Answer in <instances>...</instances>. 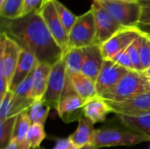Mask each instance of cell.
<instances>
[{"label": "cell", "instance_id": "42", "mask_svg": "<svg viewBox=\"0 0 150 149\" xmlns=\"http://www.w3.org/2000/svg\"><path fill=\"white\" fill-rule=\"evenodd\" d=\"M36 149H45V148H40H40H36Z\"/></svg>", "mask_w": 150, "mask_h": 149}, {"label": "cell", "instance_id": "3", "mask_svg": "<svg viewBox=\"0 0 150 149\" xmlns=\"http://www.w3.org/2000/svg\"><path fill=\"white\" fill-rule=\"evenodd\" d=\"M150 141V138L133 130H122L118 128L96 129L91 144L96 149L118 146H135L142 142Z\"/></svg>", "mask_w": 150, "mask_h": 149}, {"label": "cell", "instance_id": "7", "mask_svg": "<svg viewBox=\"0 0 150 149\" xmlns=\"http://www.w3.org/2000/svg\"><path fill=\"white\" fill-rule=\"evenodd\" d=\"M66 85V66L63 56L51 68L46 93L42 98L47 105L57 112Z\"/></svg>", "mask_w": 150, "mask_h": 149}, {"label": "cell", "instance_id": "21", "mask_svg": "<svg viewBox=\"0 0 150 149\" xmlns=\"http://www.w3.org/2000/svg\"><path fill=\"white\" fill-rule=\"evenodd\" d=\"M120 122L130 130L150 138V114L144 115H118Z\"/></svg>", "mask_w": 150, "mask_h": 149}, {"label": "cell", "instance_id": "40", "mask_svg": "<svg viewBox=\"0 0 150 149\" xmlns=\"http://www.w3.org/2000/svg\"><path fill=\"white\" fill-rule=\"evenodd\" d=\"M4 0H0V5H2L4 4Z\"/></svg>", "mask_w": 150, "mask_h": 149}, {"label": "cell", "instance_id": "15", "mask_svg": "<svg viewBox=\"0 0 150 149\" xmlns=\"http://www.w3.org/2000/svg\"><path fill=\"white\" fill-rule=\"evenodd\" d=\"M39 61L36 58V56L22 48V51L19 55V59L11 83L10 90L14 91L15 89L23 82L25 81L36 68L37 65L39 64Z\"/></svg>", "mask_w": 150, "mask_h": 149}, {"label": "cell", "instance_id": "23", "mask_svg": "<svg viewBox=\"0 0 150 149\" xmlns=\"http://www.w3.org/2000/svg\"><path fill=\"white\" fill-rule=\"evenodd\" d=\"M24 0H4L0 5V14L2 18L13 20L23 16Z\"/></svg>", "mask_w": 150, "mask_h": 149}, {"label": "cell", "instance_id": "36", "mask_svg": "<svg viewBox=\"0 0 150 149\" xmlns=\"http://www.w3.org/2000/svg\"><path fill=\"white\" fill-rule=\"evenodd\" d=\"M31 145L25 141L24 142H18L12 140L4 149H31Z\"/></svg>", "mask_w": 150, "mask_h": 149}, {"label": "cell", "instance_id": "22", "mask_svg": "<svg viewBox=\"0 0 150 149\" xmlns=\"http://www.w3.org/2000/svg\"><path fill=\"white\" fill-rule=\"evenodd\" d=\"M51 107L43 100H34L28 109V115L32 124H45Z\"/></svg>", "mask_w": 150, "mask_h": 149}, {"label": "cell", "instance_id": "41", "mask_svg": "<svg viewBox=\"0 0 150 149\" xmlns=\"http://www.w3.org/2000/svg\"><path fill=\"white\" fill-rule=\"evenodd\" d=\"M148 82H149V83L150 85V78H148Z\"/></svg>", "mask_w": 150, "mask_h": 149}, {"label": "cell", "instance_id": "34", "mask_svg": "<svg viewBox=\"0 0 150 149\" xmlns=\"http://www.w3.org/2000/svg\"><path fill=\"white\" fill-rule=\"evenodd\" d=\"M45 0H24L23 16L38 11ZM22 16V17H23Z\"/></svg>", "mask_w": 150, "mask_h": 149}, {"label": "cell", "instance_id": "27", "mask_svg": "<svg viewBox=\"0 0 150 149\" xmlns=\"http://www.w3.org/2000/svg\"><path fill=\"white\" fill-rule=\"evenodd\" d=\"M47 134L44 130V126L40 124H32L26 134L25 141L31 145L32 148H40L41 142L45 140Z\"/></svg>", "mask_w": 150, "mask_h": 149}, {"label": "cell", "instance_id": "18", "mask_svg": "<svg viewBox=\"0 0 150 149\" xmlns=\"http://www.w3.org/2000/svg\"><path fill=\"white\" fill-rule=\"evenodd\" d=\"M52 66L47 63H39L33 73V90L31 98L33 100H42L47 87L48 77Z\"/></svg>", "mask_w": 150, "mask_h": 149}, {"label": "cell", "instance_id": "5", "mask_svg": "<svg viewBox=\"0 0 150 149\" xmlns=\"http://www.w3.org/2000/svg\"><path fill=\"white\" fill-rule=\"evenodd\" d=\"M97 1V0H94ZM123 27H134L139 24L141 6L139 2L97 1Z\"/></svg>", "mask_w": 150, "mask_h": 149}, {"label": "cell", "instance_id": "32", "mask_svg": "<svg viewBox=\"0 0 150 149\" xmlns=\"http://www.w3.org/2000/svg\"><path fill=\"white\" fill-rule=\"evenodd\" d=\"M112 61H113L117 64L127 68L128 70H134V66H133L132 61H131V59H130L129 54L127 53V48L126 50L119 53L116 56L113 57V59Z\"/></svg>", "mask_w": 150, "mask_h": 149}, {"label": "cell", "instance_id": "4", "mask_svg": "<svg viewBox=\"0 0 150 149\" xmlns=\"http://www.w3.org/2000/svg\"><path fill=\"white\" fill-rule=\"evenodd\" d=\"M96 24L91 9L77 17V19L69 33V49L84 48L95 44Z\"/></svg>", "mask_w": 150, "mask_h": 149}, {"label": "cell", "instance_id": "31", "mask_svg": "<svg viewBox=\"0 0 150 149\" xmlns=\"http://www.w3.org/2000/svg\"><path fill=\"white\" fill-rule=\"evenodd\" d=\"M14 97V91L9 90L4 98L1 100V106H0V121H4L8 118V114L10 112L12 100Z\"/></svg>", "mask_w": 150, "mask_h": 149}, {"label": "cell", "instance_id": "35", "mask_svg": "<svg viewBox=\"0 0 150 149\" xmlns=\"http://www.w3.org/2000/svg\"><path fill=\"white\" fill-rule=\"evenodd\" d=\"M53 149H78L69 138H59L56 140Z\"/></svg>", "mask_w": 150, "mask_h": 149}, {"label": "cell", "instance_id": "6", "mask_svg": "<svg viewBox=\"0 0 150 149\" xmlns=\"http://www.w3.org/2000/svg\"><path fill=\"white\" fill-rule=\"evenodd\" d=\"M0 49V77L5 79L10 87L22 47L6 33L1 32Z\"/></svg>", "mask_w": 150, "mask_h": 149}, {"label": "cell", "instance_id": "38", "mask_svg": "<svg viewBox=\"0 0 150 149\" xmlns=\"http://www.w3.org/2000/svg\"><path fill=\"white\" fill-rule=\"evenodd\" d=\"M142 74L146 78H150V66L149 68H147L144 71H142Z\"/></svg>", "mask_w": 150, "mask_h": 149}, {"label": "cell", "instance_id": "20", "mask_svg": "<svg viewBox=\"0 0 150 149\" xmlns=\"http://www.w3.org/2000/svg\"><path fill=\"white\" fill-rule=\"evenodd\" d=\"M95 130L94 124L90 119L83 118L78 121L76 130L69 136V139L79 148L91 143Z\"/></svg>", "mask_w": 150, "mask_h": 149}, {"label": "cell", "instance_id": "28", "mask_svg": "<svg viewBox=\"0 0 150 149\" xmlns=\"http://www.w3.org/2000/svg\"><path fill=\"white\" fill-rule=\"evenodd\" d=\"M142 44V35L139 36L136 40H134L132 44L127 47V53L131 59L132 64L135 71L142 73V62H141V55H140V48Z\"/></svg>", "mask_w": 150, "mask_h": 149}, {"label": "cell", "instance_id": "17", "mask_svg": "<svg viewBox=\"0 0 150 149\" xmlns=\"http://www.w3.org/2000/svg\"><path fill=\"white\" fill-rule=\"evenodd\" d=\"M112 112L107 102L101 97H96L86 102L83 106L84 118L90 119L94 125L105 121L109 113Z\"/></svg>", "mask_w": 150, "mask_h": 149}, {"label": "cell", "instance_id": "9", "mask_svg": "<svg viewBox=\"0 0 150 149\" xmlns=\"http://www.w3.org/2000/svg\"><path fill=\"white\" fill-rule=\"evenodd\" d=\"M141 35L142 32L136 26L122 27L109 40L100 45L104 59L112 61L114 56L126 50Z\"/></svg>", "mask_w": 150, "mask_h": 149}, {"label": "cell", "instance_id": "30", "mask_svg": "<svg viewBox=\"0 0 150 149\" xmlns=\"http://www.w3.org/2000/svg\"><path fill=\"white\" fill-rule=\"evenodd\" d=\"M33 73L15 89L14 94L16 96L21 97L31 98V93H32V90H33Z\"/></svg>", "mask_w": 150, "mask_h": 149}, {"label": "cell", "instance_id": "44", "mask_svg": "<svg viewBox=\"0 0 150 149\" xmlns=\"http://www.w3.org/2000/svg\"><path fill=\"white\" fill-rule=\"evenodd\" d=\"M149 149H150V147H149Z\"/></svg>", "mask_w": 150, "mask_h": 149}, {"label": "cell", "instance_id": "24", "mask_svg": "<svg viewBox=\"0 0 150 149\" xmlns=\"http://www.w3.org/2000/svg\"><path fill=\"white\" fill-rule=\"evenodd\" d=\"M32 126L31 119L28 115V109L22 112L18 115H17V119L15 123L14 132H13V139L18 142L25 141L26 134L30 126Z\"/></svg>", "mask_w": 150, "mask_h": 149}, {"label": "cell", "instance_id": "33", "mask_svg": "<svg viewBox=\"0 0 150 149\" xmlns=\"http://www.w3.org/2000/svg\"><path fill=\"white\" fill-rule=\"evenodd\" d=\"M141 6L140 24L150 25V0H139Z\"/></svg>", "mask_w": 150, "mask_h": 149}, {"label": "cell", "instance_id": "13", "mask_svg": "<svg viewBox=\"0 0 150 149\" xmlns=\"http://www.w3.org/2000/svg\"><path fill=\"white\" fill-rule=\"evenodd\" d=\"M117 115H144L150 114V92L143 93L123 102H112L105 100Z\"/></svg>", "mask_w": 150, "mask_h": 149}, {"label": "cell", "instance_id": "19", "mask_svg": "<svg viewBox=\"0 0 150 149\" xmlns=\"http://www.w3.org/2000/svg\"><path fill=\"white\" fill-rule=\"evenodd\" d=\"M71 86L75 92L84 101V103L98 97L96 82L83 75L82 72L72 76Z\"/></svg>", "mask_w": 150, "mask_h": 149}, {"label": "cell", "instance_id": "14", "mask_svg": "<svg viewBox=\"0 0 150 149\" xmlns=\"http://www.w3.org/2000/svg\"><path fill=\"white\" fill-rule=\"evenodd\" d=\"M82 49L83 61L81 72L96 82L105 61L100 46L94 44Z\"/></svg>", "mask_w": 150, "mask_h": 149}, {"label": "cell", "instance_id": "2", "mask_svg": "<svg viewBox=\"0 0 150 149\" xmlns=\"http://www.w3.org/2000/svg\"><path fill=\"white\" fill-rule=\"evenodd\" d=\"M147 92H150L148 78L140 72L129 70L117 85L104 95L102 98L112 102H123Z\"/></svg>", "mask_w": 150, "mask_h": 149}, {"label": "cell", "instance_id": "29", "mask_svg": "<svg viewBox=\"0 0 150 149\" xmlns=\"http://www.w3.org/2000/svg\"><path fill=\"white\" fill-rule=\"evenodd\" d=\"M140 55H141L142 71H144L147 68L150 66V38L144 33L142 34Z\"/></svg>", "mask_w": 150, "mask_h": 149}, {"label": "cell", "instance_id": "8", "mask_svg": "<svg viewBox=\"0 0 150 149\" xmlns=\"http://www.w3.org/2000/svg\"><path fill=\"white\" fill-rule=\"evenodd\" d=\"M38 12L63 54L67 52L69 50V34L59 18L54 0H45Z\"/></svg>", "mask_w": 150, "mask_h": 149}, {"label": "cell", "instance_id": "12", "mask_svg": "<svg viewBox=\"0 0 150 149\" xmlns=\"http://www.w3.org/2000/svg\"><path fill=\"white\" fill-rule=\"evenodd\" d=\"M84 101L75 92L74 90L62 94L57 110L59 117L66 124L79 121L84 118Z\"/></svg>", "mask_w": 150, "mask_h": 149}, {"label": "cell", "instance_id": "26", "mask_svg": "<svg viewBox=\"0 0 150 149\" xmlns=\"http://www.w3.org/2000/svg\"><path fill=\"white\" fill-rule=\"evenodd\" d=\"M54 3L55 9L57 11V13L59 15V18H60L66 32L69 34L76 21L77 17L71 11H69L64 4H62L60 1L54 0Z\"/></svg>", "mask_w": 150, "mask_h": 149}, {"label": "cell", "instance_id": "39", "mask_svg": "<svg viewBox=\"0 0 150 149\" xmlns=\"http://www.w3.org/2000/svg\"><path fill=\"white\" fill-rule=\"evenodd\" d=\"M97 1H122V2H139V0H97Z\"/></svg>", "mask_w": 150, "mask_h": 149}, {"label": "cell", "instance_id": "1", "mask_svg": "<svg viewBox=\"0 0 150 149\" xmlns=\"http://www.w3.org/2000/svg\"><path fill=\"white\" fill-rule=\"evenodd\" d=\"M2 32L14 40L23 49L33 53L40 63L53 66L63 56L43 18L34 11L19 18H2Z\"/></svg>", "mask_w": 150, "mask_h": 149}, {"label": "cell", "instance_id": "11", "mask_svg": "<svg viewBox=\"0 0 150 149\" xmlns=\"http://www.w3.org/2000/svg\"><path fill=\"white\" fill-rule=\"evenodd\" d=\"M128 71L127 68L117 64L113 61L105 60L102 69L96 81L98 96L102 97L112 90Z\"/></svg>", "mask_w": 150, "mask_h": 149}, {"label": "cell", "instance_id": "16", "mask_svg": "<svg viewBox=\"0 0 150 149\" xmlns=\"http://www.w3.org/2000/svg\"><path fill=\"white\" fill-rule=\"evenodd\" d=\"M63 60L66 66V85L63 91L67 93L73 90L71 86V78L82 70L83 54L82 48H69L63 54Z\"/></svg>", "mask_w": 150, "mask_h": 149}, {"label": "cell", "instance_id": "37", "mask_svg": "<svg viewBox=\"0 0 150 149\" xmlns=\"http://www.w3.org/2000/svg\"><path fill=\"white\" fill-rule=\"evenodd\" d=\"M136 27L140 30L141 32L150 36V25H146V24H138L136 25Z\"/></svg>", "mask_w": 150, "mask_h": 149}, {"label": "cell", "instance_id": "43", "mask_svg": "<svg viewBox=\"0 0 150 149\" xmlns=\"http://www.w3.org/2000/svg\"><path fill=\"white\" fill-rule=\"evenodd\" d=\"M149 38H150V36H149Z\"/></svg>", "mask_w": 150, "mask_h": 149}, {"label": "cell", "instance_id": "10", "mask_svg": "<svg viewBox=\"0 0 150 149\" xmlns=\"http://www.w3.org/2000/svg\"><path fill=\"white\" fill-rule=\"evenodd\" d=\"M91 9L94 12L96 24V45H101L119 32L121 26L113 17L97 1L92 2Z\"/></svg>", "mask_w": 150, "mask_h": 149}, {"label": "cell", "instance_id": "25", "mask_svg": "<svg viewBox=\"0 0 150 149\" xmlns=\"http://www.w3.org/2000/svg\"><path fill=\"white\" fill-rule=\"evenodd\" d=\"M17 116L0 121V148L4 149L13 139V132L15 127Z\"/></svg>", "mask_w": 150, "mask_h": 149}]
</instances>
